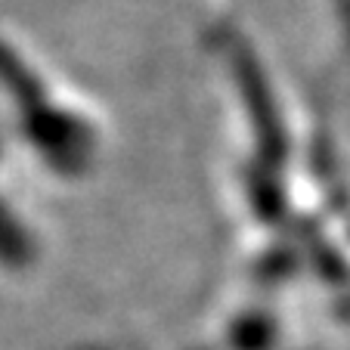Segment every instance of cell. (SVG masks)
<instances>
[{
	"mask_svg": "<svg viewBox=\"0 0 350 350\" xmlns=\"http://www.w3.org/2000/svg\"><path fill=\"white\" fill-rule=\"evenodd\" d=\"M28 258H31V239H28V232H22L19 224L0 208V260L10 267H22Z\"/></svg>",
	"mask_w": 350,
	"mask_h": 350,
	"instance_id": "7a4b0ae2",
	"label": "cell"
},
{
	"mask_svg": "<svg viewBox=\"0 0 350 350\" xmlns=\"http://www.w3.org/2000/svg\"><path fill=\"white\" fill-rule=\"evenodd\" d=\"M0 78L10 87V93L19 99V109L28 115V137L50 165H56L59 171H78L90 161V131L78 118L40 103L38 84L28 72H22L16 56L0 62Z\"/></svg>",
	"mask_w": 350,
	"mask_h": 350,
	"instance_id": "6da1fadb",
	"label": "cell"
}]
</instances>
